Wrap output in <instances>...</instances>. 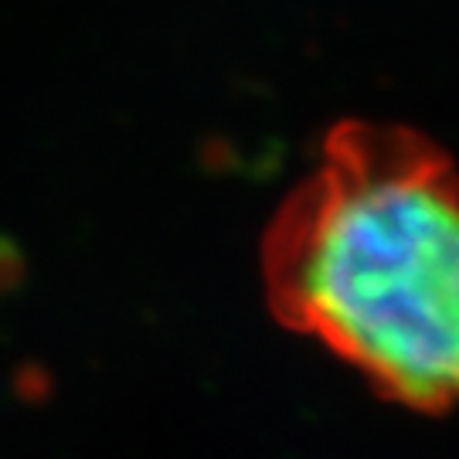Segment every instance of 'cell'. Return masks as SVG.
I'll return each mask as SVG.
<instances>
[{"label":"cell","mask_w":459,"mask_h":459,"mask_svg":"<svg viewBox=\"0 0 459 459\" xmlns=\"http://www.w3.org/2000/svg\"><path fill=\"white\" fill-rule=\"evenodd\" d=\"M286 330L415 411L459 405V170L429 136L341 123L259 248Z\"/></svg>","instance_id":"6da1fadb"}]
</instances>
